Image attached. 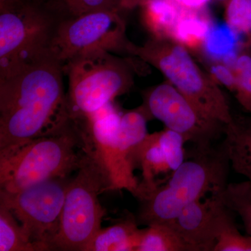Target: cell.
I'll use <instances>...</instances> for the list:
<instances>
[{"label": "cell", "instance_id": "4dcf8cb0", "mask_svg": "<svg viewBox=\"0 0 251 251\" xmlns=\"http://www.w3.org/2000/svg\"><path fill=\"white\" fill-rule=\"evenodd\" d=\"M146 1V0H139V1H138V6H140V4H143L144 1Z\"/></svg>", "mask_w": 251, "mask_h": 251}, {"label": "cell", "instance_id": "4316f807", "mask_svg": "<svg viewBox=\"0 0 251 251\" xmlns=\"http://www.w3.org/2000/svg\"><path fill=\"white\" fill-rule=\"evenodd\" d=\"M182 9L188 11H202L210 0H174Z\"/></svg>", "mask_w": 251, "mask_h": 251}, {"label": "cell", "instance_id": "ba28073f", "mask_svg": "<svg viewBox=\"0 0 251 251\" xmlns=\"http://www.w3.org/2000/svg\"><path fill=\"white\" fill-rule=\"evenodd\" d=\"M151 119L143 105L122 112L120 127L112 124L94 126L87 134L89 152L103 170L109 190H127L135 198L139 181L133 173L130 156L133 149L148 135Z\"/></svg>", "mask_w": 251, "mask_h": 251}, {"label": "cell", "instance_id": "44dd1931", "mask_svg": "<svg viewBox=\"0 0 251 251\" xmlns=\"http://www.w3.org/2000/svg\"><path fill=\"white\" fill-rule=\"evenodd\" d=\"M224 205L240 216L248 235L251 236V183H229L221 193Z\"/></svg>", "mask_w": 251, "mask_h": 251}, {"label": "cell", "instance_id": "ffe728a7", "mask_svg": "<svg viewBox=\"0 0 251 251\" xmlns=\"http://www.w3.org/2000/svg\"><path fill=\"white\" fill-rule=\"evenodd\" d=\"M0 251H41L29 240L9 208L0 202Z\"/></svg>", "mask_w": 251, "mask_h": 251}, {"label": "cell", "instance_id": "484cf974", "mask_svg": "<svg viewBox=\"0 0 251 251\" xmlns=\"http://www.w3.org/2000/svg\"><path fill=\"white\" fill-rule=\"evenodd\" d=\"M211 77L218 84L224 86L230 92L235 93L237 80L233 69L219 61H214L209 67Z\"/></svg>", "mask_w": 251, "mask_h": 251}, {"label": "cell", "instance_id": "8992f818", "mask_svg": "<svg viewBox=\"0 0 251 251\" xmlns=\"http://www.w3.org/2000/svg\"><path fill=\"white\" fill-rule=\"evenodd\" d=\"M129 55L156 68L206 118L225 126L233 120L219 85L203 72L184 46L151 37L143 46L133 44Z\"/></svg>", "mask_w": 251, "mask_h": 251}, {"label": "cell", "instance_id": "9c48e42d", "mask_svg": "<svg viewBox=\"0 0 251 251\" xmlns=\"http://www.w3.org/2000/svg\"><path fill=\"white\" fill-rule=\"evenodd\" d=\"M71 179H49L16 192L0 191V202L9 208L29 240L41 251H54Z\"/></svg>", "mask_w": 251, "mask_h": 251}, {"label": "cell", "instance_id": "d6986e66", "mask_svg": "<svg viewBox=\"0 0 251 251\" xmlns=\"http://www.w3.org/2000/svg\"><path fill=\"white\" fill-rule=\"evenodd\" d=\"M239 38L227 23L211 21L203 44L202 50L213 60L224 62L229 56L239 53L237 50Z\"/></svg>", "mask_w": 251, "mask_h": 251}, {"label": "cell", "instance_id": "5b68a950", "mask_svg": "<svg viewBox=\"0 0 251 251\" xmlns=\"http://www.w3.org/2000/svg\"><path fill=\"white\" fill-rule=\"evenodd\" d=\"M130 57L97 50L62 64L69 81L67 103L71 120L88 116L130 91L137 68Z\"/></svg>", "mask_w": 251, "mask_h": 251}, {"label": "cell", "instance_id": "83f0119b", "mask_svg": "<svg viewBox=\"0 0 251 251\" xmlns=\"http://www.w3.org/2000/svg\"><path fill=\"white\" fill-rule=\"evenodd\" d=\"M122 11L133 9L138 6L139 0H119Z\"/></svg>", "mask_w": 251, "mask_h": 251}, {"label": "cell", "instance_id": "7c38bea8", "mask_svg": "<svg viewBox=\"0 0 251 251\" xmlns=\"http://www.w3.org/2000/svg\"><path fill=\"white\" fill-rule=\"evenodd\" d=\"M182 135L165 128L145 137L133 149L130 162L133 170L142 172L137 198L142 200L152 192L163 181L160 176H171L186 159Z\"/></svg>", "mask_w": 251, "mask_h": 251}, {"label": "cell", "instance_id": "ac0fdd59", "mask_svg": "<svg viewBox=\"0 0 251 251\" xmlns=\"http://www.w3.org/2000/svg\"><path fill=\"white\" fill-rule=\"evenodd\" d=\"M137 251H191V249L171 224L157 223L143 229Z\"/></svg>", "mask_w": 251, "mask_h": 251}, {"label": "cell", "instance_id": "7402d4cb", "mask_svg": "<svg viewBox=\"0 0 251 251\" xmlns=\"http://www.w3.org/2000/svg\"><path fill=\"white\" fill-rule=\"evenodd\" d=\"M233 214L227 209L223 216L213 251H251V236L240 233Z\"/></svg>", "mask_w": 251, "mask_h": 251}, {"label": "cell", "instance_id": "8fae6325", "mask_svg": "<svg viewBox=\"0 0 251 251\" xmlns=\"http://www.w3.org/2000/svg\"><path fill=\"white\" fill-rule=\"evenodd\" d=\"M143 105L151 118L182 135L196 148H207L224 134L225 125L202 115L171 82L151 87L143 93Z\"/></svg>", "mask_w": 251, "mask_h": 251}, {"label": "cell", "instance_id": "f546056e", "mask_svg": "<svg viewBox=\"0 0 251 251\" xmlns=\"http://www.w3.org/2000/svg\"><path fill=\"white\" fill-rule=\"evenodd\" d=\"M216 1H219V2L223 3L225 5L227 2V0H216Z\"/></svg>", "mask_w": 251, "mask_h": 251}, {"label": "cell", "instance_id": "30bf717a", "mask_svg": "<svg viewBox=\"0 0 251 251\" xmlns=\"http://www.w3.org/2000/svg\"><path fill=\"white\" fill-rule=\"evenodd\" d=\"M120 11L100 10L65 18L53 44L54 57L64 64L78 54L97 50L129 55L131 41Z\"/></svg>", "mask_w": 251, "mask_h": 251}, {"label": "cell", "instance_id": "52a82bcc", "mask_svg": "<svg viewBox=\"0 0 251 251\" xmlns=\"http://www.w3.org/2000/svg\"><path fill=\"white\" fill-rule=\"evenodd\" d=\"M105 191H109L108 179L87 151L68 187L54 251H86L106 214L99 199Z\"/></svg>", "mask_w": 251, "mask_h": 251}, {"label": "cell", "instance_id": "277c9868", "mask_svg": "<svg viewBox=\"0 0 251 251\" xmlns=\"http://www.w3.org/2000/svg\"><path fill=\"white\" fill-rule=\"evenodd\" d=\"M86 153L78 127L71 120L0 160V191L16 192L47 180L70 176L79 169Z\"/></svg>", "mask_w": 251, "mask_h": 251}, {"label": "cell", "instance_id": "9a60e30c", "mask_svg": "<svg viewBox=\"0 0 251 251\" xmlns=\"http://www.w3.org/2000/svg\"><path fill=\"white\" fill-rule=\"evenodd\" d=\"M143 229L131 216L99 229L86 251H137Z\"/></svg>", "mask_w": 251, "mask_h": 251}, {"label": "cell", "instance_id": "3957f363", "mask_svg": "<svg viewBox=\"0 0 251 251\" xmlns=\"http://www.w3.org/2000/svg\"><path fill=\"white\" fill-rule=\"evenodd\" d=\"M195 148L164 184L140 200L138 224L171 222L188 204L224 191L230 165L224 142L218 146Z\"/></svg>", "mask_w": 251, "mask_h": 251}, {"label": "cell", "instance_id": "f1b7e54d", "mask_svg": "<svg viewBox=\"0 0 251 251\" xmlns=\"http://www.w3.org/2000/svg\"><path fill=\"white\" fill-rule=\"evenodd\" d=\"M244 51H245V52H247V53L249 54V56H250L251 58V45L247 48V49H246Z\"/></svg>", "mask_w": 251, "mask_h": 251}, {"label": "cell", "instance_id": "cb8c5ba5", "mask_svg": "<svg viewBox=\"0 0 251 251\" xmlns=\"http://www.w3.org/2000/svg\"><path fill=\"white\" fill-rule=\"evenodd\" d=\"M237 76L236 99L251 115V58L245 52H239L233 68Z\"/></svg>", "mask_w": 251, "mask_h": 251}, {"label": "cell", "instance_id": "d4e9b609", "mask_svg": "<svg viewBox=\"0 0 251 251\" xmlns=\"http://www.w3.org/2000/svg\"><path fill=\"white\" fill-rule=\"evenodd\" d=\"M54 1L66 18L100 10L123 11L119 0H54Z\"/></svg>", "mask_w": 251, "mask_h": 251}, {"label": "cell", "instance_id": "6da1fadb", "mask_svg": "<svg viewBox=\"0 0 251 251\" xmlns=\"http://www.w3.org/2000/svg\"><path fill=\"white\" fill-rule=\"evenodd\" d=\"M64 75L51 56L0 80V160L70 121Z\"/></svg>", "mask_w": 251, "mask_h": 251}, {"label": "cell", "instance_id": "4fadbf2b", "mask_svg": "<svg viewBox=\"0 0 251 251\" xmlns=\"http://www.w3.org/2000/svg\"><path fill=\"white\" fill-rule=\"evenodd\" d=\"M221 193L188 204L171 222L191 251H213L220 223L227 208Z\"/></svg>", "mask_w": 251, "mask_h": 251}, {"label": "cell", "instance_id": "5bb4252c", "mask_svg": "<svg viewBox=\"0 0 251 251\" xmlns=\"http://www.w3.org/2000/svg\"><path fill=\"white\" fill-rule=\"evenodd\" d=\"M224 143L236 173L251 183V115L235 117L225 126Z\"/></svg>", "mask_w": 251, "mask_h": 251}, {"label": "cell", "instance_id": "7a4b0ae2", "mask_svg": "<svg viewBox=\"0 0 251 251\" xmlns=\"http://www.w3.org/2000/svg\"><path fill=\"white\" fill-rule=\"evenodd\" d=\"M64 19L53 0H0V80L54 56Z\"/></svg>", "mask_w": 251, "mask_h": 251}, {"label": "cell", "instance_id": "e0dca14e", "mask_svg": "<svg viewBox=\"0 0 251 251\" xmlns=\"http://www.w3.org/2000/svg\"><path fill=\"white\" fill-rule=\"evenodd\" d=\"M211 21L204 10L182 9L172 33L171 40L184 46L189 51L201 50Z\"/></svg>", "mask_w": 251, "mask_h": 251}, {"label": "cell", "instance_id": "2e32d148", "mask_svg": "<svg viewBox=\"0 0 251 251\" xmlns=\"http://www.w3.org/2000/svg\"><path fill=\"white\" fill-rule=\"evenodd\" d=\"M140 6L144 25L152 37L171 39L182 9L174 0H146Z\"/></svg>", "mask_w": 251, "mask_h": 251}, {"label": "cell", "instance_id": "603a6c76", "mask_svg": "<svg viewBox=\"0 0 251 251\" xmlns=\"http://www.w3.org/2000/svg\"><path fill=\"white\" fill-rule=\"evenodd\" d=\"M226 21L236 34L247 37V46L251 45V0H227Z\"/></svg>", "mask_w": 251, "mask_h": 251}]
</instances>
